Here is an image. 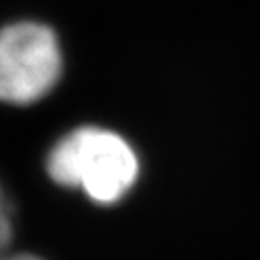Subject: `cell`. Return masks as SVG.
Masks as SVG:
<instances>
[{"label":"cell","instance_id":"1","mask_svg":"<svg viewBox=\"0 0 260 260\" xmlns=\"http://www.w3.org/2000/svg\"><path fill=\"white\" fill-rule=\"evenodd\" d=\"M45 172L57 186L82 192L99 207H113L136 188L142 160L125 136L99 125H82L49 148Z\"/></svg>","mask_w":260,"mask_h":260},{"label":"cell","instance_id":"2","mask_svg":"<svg viewBox=\"0 0 260 260\" xmlns=\"http://www.w3.org/2000/svg\"><path fill=\"white\" fill-rule=\"evenodd\" d=\"M63 72V51L55 31L37 21L0 29V103L27 107L45 99Z\"/></svg>","mask_w":260,"mask_h":260},{"label":"cell","instance_id":"3","mask_svg":"<svg viewBox=\"0 0 260 260\" xmlns=\"http://www.w3.org/2000/svg\"><path fill=\"white\" fill-rule=\"evenodd\" d=\"M15 234V213L7 190L0 184V256L7 252Z\"/></svg>","mask_w":260,"mask_h":260},{"label":"cell","instance_id":"4","mask_svg":"<svg viewBox=\"0 0 260 260\" xmlns=\"http://www.w3.org/2000/svg\"><path fill=\"white\" fill-rule=\"evenodd\" d=\"M0 260H45V258L37 256V254H31V252H15V254L5 252L3 256H0Z\"/></svg>","mask_w":260,"mask_h":260}]
</instances>
